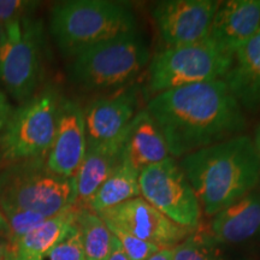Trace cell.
Wrapping results in <instances>:
<instances>
[{
	"instance_id": "cell-26",
	"label": "cell",
	"mask_w": 260,
	"mask_h": 260,
	"mask_svg": "<svg viewBox=\"0 0 260 260\" xmlns=\"http://www.w3.org/2000/svg\"><path fill=\"white\" fill-rule=\"evenodd\" d=\"M111 233L113 236L117 237L123 251L130 260H146L161 248L154 243L145 241V240L130 235V234L118 232V230Z\"/></svg>"
},
{
	"instance_id": "cell-10",
	"label": "cell",
	"mask_w": 260,
	"mask_h": 260,
	"mask_svg": "<svg viewBox=\"0 0 260 260\" xmlns=\"http://www.w3.org/2000/svg\"><path fill=\"white\" fill-rule=\"evenodd\" d=\"M110 232H123L161 248L183 241L194 230L178 225L139 197L99 213Z\"/></svg>"
},
{
	"instance_id": "cell-17",
	"label": "cell",
	"mask_w": 260,
	"mask_h": 260,
	"mask_svg": "<svg viewBox=\"0 0 260 260\" xmlns=\"http://www.w3.org/2000/svg\"><path fill=\"white\" fill-rule=\"evenodd\" d=\"M260 233V191L253 190L212 216L210 234L219 243L236 245Z\"/></svg>"
},
{
	"instance_id": "cell-19",
	"label": "cell",
	"mask_w": 260,
	"mask_h": 260,
	"mask_svg": "<svg viewBox=\"0 0 260 260\" xmlns=\"http://www.w3.org/2000/svg\"><path fill=\"white\" fill-rule=\"evenodd\" d=\"M77 207L73 206L32 228L17 241L9 243L8 260H40L75 224Z\"/></svg>"
},
{
	"instance_id": "cell-13",
	"label": "cell",
	"mask_w": 260,
	"mask_h": 260,
	"mask_svg": "<svg viewBox=\"0 0 260 260\" xmlns=\"http://www.w3.org/2000/svg\"><path fill=\"white\" fill-rule=\"evenodd\" d=\"M87 149L83 109L70 99H60L53 142L46 155V168L63 177H74Z\"/></svg>"
},
{
	"instance_id": "cell-32",
	"label": "cell",
	"mask_w": 260,
	"mask_h": 260,
	"mask_svg": "<svg viewBox=\"0 0 260 260\" xmlns=\"http://www.w3.org/2000/svg\"><path fill=\"white\" fill-rule=\"evenodd\" d=\"M4 38H5V29L3 25H0V48L3 46V42H4Z\"/></svg>"
},
{
	"instance_id": "cell-14",
	"label": "cell",
	"mask_w": 260,
	"mask_h": 260,
	"mask_svg": "<svg viewBox=\"0 0 260 260\" xmlns=\"http://www.w3.org/2000/svg\"><path fill=\"white\" fill-rule=\"evenodd\" d=\"M260 28V0L219 2L211 24L209 39L234 56Z\"/></svg>"
},
{
	"instance_id": "cell-9",
	"label": "cell",
	"mask_w": 260,
	"mask_h": 260,
	"mask_svg": "<svg viewBox=\"0 0 260 260\" xmlns=\"http://www.w3.org/2000/svg\"><path fill=\"white\" fill-rule=\"evenodd\" d=\"M141 198L178 225L195 230L201 220V206L180 164L169 157L140 171Z\"/></svg>"
},
{
	"instance_id": "cell-21",
	"label": "cell",
	"mask_w": 260,
	"mask_h": 260,
	"mask_svg": "<svg viewBox=\"0 0 260 260\" xmlns=\"http://www.w3.org/2000/svg\"><path fill=\"white\" fill-rule=\"evenodd\" d=\"M75 224L80 232L86 260L109 258L113 235L102 217L88 209H77Z\"/></svg>"
},
{
	"instance_id": "cell-28",
	"label": "cell",
	"mask_w": 260,
	"mask_h": 260,
	"mask_svg": "<svg viewBox=\"0 0 260 260\" xmlns=\"http://www.w3.org/2000/svg\"><path fill=\"white\" fill-rule=\"evenodd\" d=\"M106 260H130L128 256H126L124 251H123L121 243H119V241L117 240L116 236H113L111 253H110L109 258H107Z\"/></svg>"
},
{
	"instance_id": "cell-2",
	"label": "cell",
	"mask_w": 260,
	"mask_h": 260,
	"mask_svg": "<svg viewBox=\"0 0 260 260\" xmlns=\"http://www.w3.org/2000/svg\"><path fill=\"white\" fill-rule=\"evenodd\" d=\"M178 164L206 216L240 200L260 182V155L248 135L201 148L181 158Z\"/></svg>"
},
{
	"instance_id": "cell-3",
	"label": "cell",
	"mask_w": 260,
	"mask_h": 260,
	"mask_svg": "<svg viewBox=\"0 0 260 260\" xmlns=\"http://www.w3.org/2000/svg\"><path fill=\"white\" fill-rule=\"evenodd\" d=\"M138 30L132 9L111 0H67L50 16V31L65 58L73 59L100 42Z\"/></svg>"
},
{
	"instance_id": "cell-7",
	"label": "cell",
	"mask_w": 260,
	"mask_h": 260,
	"mask_svg": "<svg viewBox=\"0 0 260 260\" xmlns=\"http://www.w3.org/2000/svg\"><path fill=\"white\" fill-rule=\"evenodd\" d=\"M233 56L209 38L190 45L167 47L148 65V90L154 95L190 84L224 80Z\"/></svg>"
},
{
	"instance_id": "cell-30",
	"label": "cell",
	"mask_w": 260,
	"mask_h": 260,
	"mask_svg": "<svg viewBox=\"0 0 260 260\" xmlns=\"http://www.w3.org/2000/svg\"><path fill=\"white\" fill-rule=\"evenodd\" d=\"M8 248L9 241L6 239L5 234L0 235V260H8Z\"/></svg>"
},
{
	"instance_id": "cell-27",
	"label": "cell",
	"mask_w": 260,
	"mask_h": 260,
	"mask_svg": "<svg viewBox=\"0 0 260 260\" xmlns=\"http://www.w3.org/2000/svg\"><path fill=\"white\" fill-rule=\"evenodd\" d=\"M11 112V106H10L8 98L0 90V133L8 122Z\"/></svg>"
},
{
	"instance_id": "cell-33",
	"label": "cell",
	"mask_w": 260,
	"mask_h": 260,
	"mask_svg": "<svg viewBox=\"0 0 260 260\" xmlns=\"http://www.w3.org/2000/svg\"><path fill=\"white\" fill-rule=\"evenodd\" d=\"M0 230H3V232H4V219H3L2 213H0Z\"/></svg>"
},
{
	"instance_id": "cell-23",
	"label": "cell",
	"mask_w": 260,
	"mask_h": 260,
	"mask_svg": "<svg viewBox=\"0 0 260 260\" xmlns=\"http://www.w3.org/2000/svg\"><path fill=\"white\" fill-rule=\"evenodd\" d=\"M0 213L4 219V234L9 243L17 241L32 228L47 219L41 214L25 210L6 209L0 210Z\"/></svg>"
},
{
	"instance_id": "cell-22",
	"label": "cell",
	"mask_w": 260,
	"mask_h": 260,
	"mask_svg": "<svg viewBox=\"0 0 260 260\" xmlns=\"http://www.w3.org/2000/svg\"><path fill=\"white\" fill-rule=\"evenodd\" d=\"M195 230L172 248V260H225L210 233Z\"/></svg>"
},
{
	"instance_id": "cell-8",
	"label": "cell",
	"mask_w": 260,
	"mask_h": 260,
	"mask_svg": "<svg viewBox=\"0 0 260 260\" xmlns=\"http://www.w3.org/2000/svg\"><path fill=\"white\" fill-rule=\"evenodd\" d=\"M4 29L0 82L14 99L24 103L34 95L41 81L44 27L30 17Z\"/></svg>"
},
{
	"instance_id": "cell-5",
	"label": "cell",
	"mask_w": 260,
	"mask_h": 260,
	"mask_svg": "<svg viewBox=\"0 0 260 260\" xmlns=\"http://www.w3.org/2000/svg\"><path fill=\"white\" fill-rule=\"evenodd\" d=\"M73 177L53 174L41 159L16 164L0 175V210H25L45 218L75 206Z\"/></svg>"
},
{
	"instance_id": "cell-11",
	"label": "cell",
	"mask_w": 260,
	"mask_h": 260,
	"mask_svg": "<svg viewBox=\"0 0 260 260\" xmlns=\"http://www.w3.org/2000/svg\"><path fill=\"white\" fill-rule=\"evenodd\" d=\"M216 0H164L155 3L152 17L167 47L190 45L209 38Z\"/></svg>"
},
{
	"instance_id": "cell-4",
	"label": "cell",
	"mask_w": 260,
	"mask_h": 260,
	"mask_svg": "<svg viewBox=\"0 0 260 260\" xmlns=\"http://www.w3.org/2000/svg\"><path fill=\"white\" fill-rule=\"evenodd\" d=\"M151 51L145 38L133 31L103 41L71 59L69 79L86 90L122 89L149 65Z\"/></svg>"
},
{
	"instance_id": "cell-29",
	"label": "cell",
	"mask_w": 260,
	"mask_h": 260,
	"mask_svg": "<svg viewBox=\"0 0 260 260\" xmlns=\"http://www.w3.org/2000/svg\"><path fill=\"white\" fill-rule=\"evenodd\" d=\"M146 260H172V248H170V247L160 248L158 252H155L153 255H151Z\"/></svg>"
},
{
	"instance_id": "cell-31",
	"label": "cell",
	"mask_w": 260,
	"mask_h": 260,
	"mask_svg": "<svg viewBox=\"0 0 260 260\" xmlns=\"http://www.w3.org/2000/svg\"><path fill=\"white\" fill-rule=\"evenodd\" d=\"M253 142H254V146H255L256 151H258V153L260 155V124L256 126L254 138H253Z\"/></svg>"
},
{
	"instance_id": "cell-1",
	"label": "cell",
	"mask_w": 260,
	"mask_h": 260,
	"mask_svg": "<svg viewBox=\"0 0 260 260\" xmlns=\"http://www.w3.org/2000/svg\"><path fill=\"white\" fill-rule=\"evenodd\" d=\"M146 110L174 159L242 135L246 129L243 109L224 80L165 90L152 98Z\"/></svg>"
},
{
	"instance_id": "cell-24",
	"label": "cell",
	"mask_w": 260,
	"mask_h": 260,
	"mask_svg": "<svg viewBox=\"0 0 260 260\" xmlns=\"http://www.w3.org/2000/svg\"><path fill=\"white\" fill-rule=\"evenodd\" d=\"M40 260H86L76 224Z\"/></svg>"
},
{
	"instance_id": "cell-34",
	"label": "cell",
	"mask_w": 260,
	"mask_h": 260,
	"mask_svg": "<svg viewBox=\"0 0 260 260\" xmlns=\"http://www.w3.org/2000/svg\"><path fill=\"white\" fill-rule=\"evenodd\" d=\"M259 183H260V182H259Z\"/></svg>"
},
{
	"instance_id": "cell-25",
	"label": "cell",
	"mask_w": 260,
	"mask_h": 260,
	"mask_svg": "<svg viewBox=\"0 0 260 260\" xmlns=\"http://www.w3.org/2000/svg\"><path fill=\"white\" fill-rule=\"evenodd\" d=\"M38 8L39 3L30 0H0V25L5 28L30 18Z\"/></svg>"
},
{
	"instance_id": "cell-16",
	"label": "cell",
	"mask_w": 260,
	"mask_h": 260,
	"mask_svg": "<svg viewBox=\"0 0 260 260\" xmlns=\"http://www.w3.org/2000/svg\"><path fill=\"white\" fill-rule=\"evenodd\" d=\"M224 81L242 109H260V28L234 53Z\"/></svg>"
},
{
	"instance_id": "cell-6",
	"label": "cell",
	"mask_w": 260,
	"mask_h": 260,
	"mask_svg": "<svg viewBox=\"0 0 260 260\" xmlns=\"http://www.w3.org/2000/svg\"><path fill=\"white\" fill-rule=\"evenodd\" d=\"M61 98L46 88L34 94L14 112L0 135V159L8 164L46 157L56 134Z\"/></svg>"
},
{
	"instance_id": "cell-18",
	"label": "cell",
	"mask_w": 260,
	"mask_h": 260,
	"mask_svg": "<svg viewBox=\"0 0 260 260\" xmlns=\"http://www.w3.org/2000/svg\"><path fill=\"white\" fill-rule=\"evenodd\" d=\"M123 155L139 171L170 157L167 140L146 109L140 110L128 125Z\"/></svg>"
},
{
	"instance_id": "cell-12",
	"label": "cell",
	"mask_w": 260,
	"mask_h": 260,
	"mask_svg": "<svg viewBox=\"0 0 260 260\" xmlns=\"http://www.w3.org/2000/svg\"><path fill=\"white\" fill-rule=\"evenodd\" d=\"M140 104L141 89L136 84L88 104L83 110L87 146L109 142L121 136L141 110Z\"/></svg>"
},
{
	"instance_id": "cell-15",
	"label": "cell",
	"mask_w": 260,
	"mask_h": 260,
	"mask_svg": "<svg viewBox=\"0 0 260 260\" xmlns=\"http://www.w3.org/2000/svg\"><path fill=\"white\" fill-rule=\"evenodd\" d=\"M125 136L126 130L112 141L87 146L83 160L73 177L77 209L88 207L96 190L122 161Z\"/></svg>"
},
{
	"instance_id": "cell-20",
	"label": "cell",
	"mask_w": 260,
	"mask_h": 260,
	"mask_svg": "<svg viewBox=\"0 0 260 260\" xmlns=\"http://www.w3.org/2000/svg\"><path fill=\"white\" fill-rule=\"evenodd\" d=\"M139 176L140 171L123 155L122 161L96 190L87 209L99 214L117 205L141 197Z\"/></svg>"
}]
</instances>
